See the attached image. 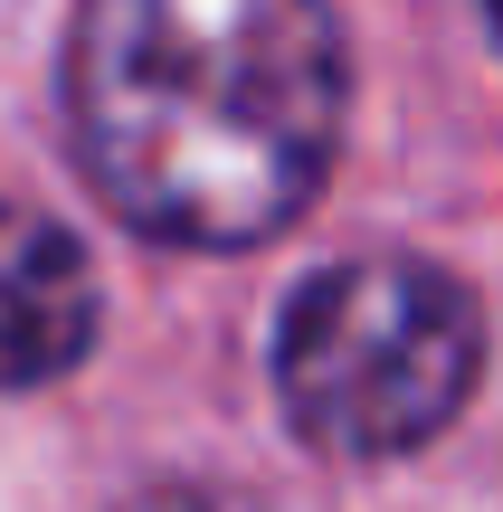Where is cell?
Instances as JSON below:
<instances>
[{"label": "cell", "instance_id": "cell-1", "mask_svg": "<svg viewBox=\"0 0 503 512\" xmlns=\"http://www.w3.org/2000/svg\"><path fill=\"white\" fill-rule=\"evenodd\" d=\"M76 162L171 247H257L314 200L342 133L323 0H76Z\"/></svg>", "mask_w": 503, "mask_h": 512}, {"label": "cell", "instance_id": "cell-2", "mask_svg": "<svg viewBox=\"0 0 503 512\" xmlns=\"http://www.w3.org/2000/svg\"><path fill=\"white\" fill-rule=\"evenodd\" d=\"M485 380V304L418 256H342L276 323V399L333 456H409Z\"/></svg>", "mask_w": 503, "mask_h": 512}, {"label": "cell", "instance_id": "cell-3", "mask_svg": "<svg viewBox=\"0 0 503 512\" xmlns=\"http://www.w3.org/2000/svg\"><path fill=\"white\" fill-rule=\"evenodd\" d=\"M95 266L48 209L0 200V389H38L86 361L95 342Z\"/></svg>", "mask_w": 503, "mask_h": 512}, {"label": "cell", "instance_id": "cell-4", "mask_svg": "<svg viewBox=\"0 0 503 512\" xmlns=\"http://www.w3.org/2000/svg\"><path fill=\"white\" fill-rule=\"evenodd\" d=\"M485 29H494V38H503V0H485Z\"/></svg>", "mask_w": 503, "mask_h": 512}]
</instances>
